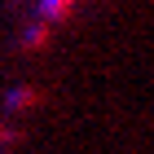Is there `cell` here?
I'll list each match as a JSON object with an SVG mask.
<instances>
[{"label": "cell", "instance_id": "6da1fadb", "mask_svg": "<svg viewBox=\"0 0 154 154\" xmlns=\"http://www.w3.org/2000/svg\"><path fill=\"white\" fill-rule=\"evenodd\" d=\"M71 5H75V0H48V5H44V18H66Z\"/></svg>", "mask_w": 154, "mask_h": 154}]
</instances>
